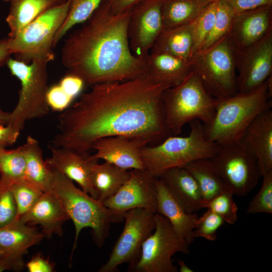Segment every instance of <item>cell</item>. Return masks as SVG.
Segmentation results:
<instances>
[{
	"instance_id": "22",
	"label": "cell",
	"mask_w": 272,
	"mask_h": 272,
	"mask_svg": "<svg viewBox=\"0 0 272 272\" xmlns=\"http://www.w3.org/2000/svg\"><path fill=\"white\" fill-rule=\"evenodd\" d=\"M158 178L186 212L195 213L202 209L198 185L184 167L170 169Z\"/></svg>"
},
{
	"instance_id": "34",
	"label": "cell",
	"mask_w": 272,
	"mask_h": 272,
	"mask_svg": "<svg viewBox=\"0 0 272 272\" xmlns=\"http://www.w3.org/2000/svg\"><path fill=\"white\" fill-rule=\"evenodd\" d=\"M217 2V0L211 2L191 23L192 47L191 57L199 50L213 27Z\"/></svg>"
},
{
	"instance_id": "15",
	"label": "cell",
	"mask_w": 272,
	"mask_h": 272,
	"mask_svg": "<svg viewBox=\"0 0 272 272\" xmlns=\"http://www.w3.org/2000/svg\"><path fill=\"white\" fill-rule=\"evenodd\" d=\"M129 171L127 180L113 196L104 201L103 205L121 213L135 208L156 213L157 193L155 178L145 170Z\"/></svg>"
},
{
	"instance_id": "44",
	"label": "cell",
	"mask_w": 272,
	"mask_h": 272,
	"mask_svg": "<svg viewBox=\"0 0 272 272\" xmlns=\"http://www.w3.org/2000/svg\"><path fill=\"white\" fill-rule=\"evenodd\" d=\"M25 266L29 272H52L54 269V264L40 254L34 255Z\"/></svg>"
},
{
	"instance_id": "40",
	"label": "cell",
	"mask_w": 272,
	"mask_h": 272,
	"mask_svg": "<svg viewBox=\"0 0 272 272\" xmlns=\"http://www.w3.org/2000/svg\"><path fill=\"white\" fill-rule=\"evenodd\" d=\"M73 99L63 90L59 84L49 88L46 95L49 108L58 111H63L69 107Z\"/></svg>"
},
{
	"instance_id": "47",
	"label": "cell",
	"mask_w": 272,
	"mask_h": 272,
	"mask_svg": "<svg viewBox=\"0 0 272 272\" xmlns=\"http://www.w3.org/2000/svg\"><path fill=\"white\" fill-rule=\"evenodd\" d=\"M11 54L8 38L0 39V66L7 64Z\"/></svg>"
},
{
	"instance_id": "5",
	"label": "cell",
	"mask_w": 272,
	"mask_h": 272,
	"mask_svg": "<svg viewBox=\"0 0 272 272\" xmlns=\"http://www.w3.org/2000/svg\"><path fill=\"white\" fill-rule=\"evenodd\" d=\"M189 124L187 136L169 135L158 145L143 149L144 170L153 177L158 178L167 171L183 167L194 160L211 159L218 152L220 146L206 138L200 121L194 120Z\"/></svg>"
},
{
	"instance_id": "52",
	"label": "cell",
	"mask_w": 272,
	"mask_h": 272,
	"mask_svg": "<svg viewBox=\"0 0 272 272\" xmlns=\"http://www.w3.org/2000/svg\"><path fill=\"white\" fill-rule=\"evenodd\" d=\"M1 125V124H0Z\"/></svg>"
},
{
	"instance_id": "4",
	"label": "cell",
	"mask_w": 272,
	"mask_h": 272,
	"mask_svg": "<svg viewBox=\"0 0 272 272\" xmlns=\"http://www.w3.org/2000/svg\"><path fill=\"white\" fill-rule=\"evenodd\" d=\"M51 169L52 176L49 191L57 198L74 224L75 237L73 251L76 247L81 231L85 228L92 229L95 242L101 247L108 236L111 224L123 221L124 213L108 209L76 186L74 181L64 174Z\"/></svg>"
},
{
	"instance_id": "36",
	"label": "cell",
	"mask_w": 272,
	"mask_h": 272,
	"mask_svg": "<svg viewBox=\"0 0 272 272\" xmlns=\"http://www.w3.org/2000/svg\"><path fill=\"white\" fill-rule=\"evenodd\" d=\"M10 189L17 206V219L26 213L43 193L26 179L13 184Z\"/></svg>"
},
{
	"instance_id": "8",
	"label": "cell",
	"mask_w": 272,
	"mask_h": 272,
	"mask_svg": "<svg viewBox=\"0 0 272 272\" xmlns=\"http://www.w3.org/2000/svg\"><path fill=\"white\" fill-rule=\"evenodd\" d=\"M189 60L192 70L214 98H224L238 92L236 52L229 33L210 47L194 54Z\"/></svg>"
},
{
	"instance_id": "9",
	"label": "cell",
	"mask_w": 272,
	"mask_h": 272,
	"mask_svg": "<svg viewBox=\"0 0 272 272\" xmlns=\"http://www.w3.org/2000/svg\"><path fill=\"white\" fill-rule=\"evenodd\" d=\"M70 2L46 11L12 38L9 46L16 59L28 63L36 58L50 61L54 59L53 43L55 35L69 13Z\"/></svg>"
},
{
	"instance_id": "21",
	"label": "cell",
	"mask_w": 272,
	"mask_h": 272,
	"mask_svg": "<svg viewBox=\"0 0 272 272\" xmlns=\"http://www.w3.org/2000/svg\"><path fill=\"white\" fill-rule=\"evenodd\" d=\"M19 219L30 225H39L43 234L50 237L61 234L62 226L69 220L57 198L50 191L43 192L32 207Z\"/></svg>"
},
{
	"instance_id": "3",
	"label": "cell",
	"mask_w": 272,
	"mask_h": 272,
	"mask_svg": "<svg viewBox=\"0 0 272 272\" xmlns=\"http://www.w3.org/2000/svg\"><path fill=\"white\" fill-rule=\"evenodd\" d=\"M271 85L270 76L252 91L217 99L212 120L203 125L206 138L220 146L240 142L251 122L271 108Z\"/></svg>"
},
{
	"instance_id": "48",
	"label": "cell",
	"mask_w": 272,
	"mask_h": 272,
	"mask_svg": "<svg viewBox=\"0 0 272 272\" xmlns=\"http://www.w3.org/2000/svg\"><path fill=\"white\" fill-rule=\"evenodd\" d=\"M10 112H6L0 107V124L7 125L10 120Z\"/></svg>"
},
{
	"instance_id": "43",
	"label": "cell",
	"mask_w": 272,
	"mask_h": 272,
	"mask_svg": "<svg viewBox=\"0 0 272 272\" xmlns=\"http://www.w3.org/2000/svg\"><path fill=\"white\" fill-rule=\"evenodd\" d=\"M232 7L235 13L265 5H272V0H225Z\"/></svg>"
},
{
	"instance_id": "45",
	"label": "cell",
	"mask_w": 272,
	"mask_h": 272,
	"mask_svg": "<svg viewBox=\"0 0 272 272\" xmlns=\"http://www.w3.org/2000/svg\"><path fill=\"white\" fill-rule=\"evenodd\" d=\"M20 131L9 124L0 125V146L5 148L13 145L20 134Z\"/></svg>"
},
{
	"instance_id": "31",
	"label": "cell",
	"mask_w": 272,
	"mask_h": 272,
	"mask_svg": "<svg viewBox=\"0 0 272 272\" xmlns=\"http://www.w3.org/2000/svg\"><path fill=\"white\" fill-rule=\"evenodd\" d=\"M25 179V159L21 146L0 149V183L11 186Z\"/></svg>"
},
{
	"instance_id": "12",
	"label": "cell",
	"mask_w": 272,
	"mask_h": 272,
	"mask_svg": "<svg viewBox=\"0 0 272 272\" xmlns=\"http://www.w3.org/2000/svg\"><path fill=\"white\" fill-rule=\"evenodd\" d=\"M156 213L143 208H135L124 213V226L115 242L107 262L99 272L118 271L123 263L133 264L138 260L143 243L155 228Z\"/></svg>"
},
{
	"instance_id": "37",
	"label": "cell",
	"mask_w": 272,
	"mask_h": 272,
	"mask_svg": "<svg viewBox=\"0 0 272 272\" xmlns=\"http://www.w3.org/2000/svg\"><path fill=\"white\" fill-rule=\"evenodd\" d=\"M262 177L261 186L249 202L246 210L247 214H272V171Z\"/></svg>"
},
{
	"instance_id": "41",
	"label": "cell",
	"mask_w": 272,
	"mask_h": 272,
	"mask_svg": "<svg viewBox=\"0 0 272 272\" xmlns=\"http://www.w3.org/2000/svg\"><path fill=\"white\" fill-rule=\"evenodd\" d=\"M59 84L69 95L74 98L83 90L85 83L80 77L68 74Z\"/></svg>"
},
{
	"instance_id": "19",
	"label": "cell",
	"mask_w": 272,
	"mask_h": 272,
	"mask_svg": "<svg viewBox=\"0 0 272 272\" xmlns=\"http://www.w3.org/2000/svg\"><path fill=\"white\" fill-rule=\"evenodd\" d=\"M240 142L255 158L260 176L272 171V111L258 115L245 130Z\"/></svg>"
},
{
	"instance_id": "14",
	"label": "cell",
	"mask_w": 272,
	"mask_h": 272,
	"mask_svg": "<svg viewBox=\"0 0 272 272\" xmlns=\"http://www.w3.org/2000/svg\"><path fill=\"white\" fill-rule=\"evenodd\" d=\"M236 56L237 92L246 93L260 87L271 76L272 30Z\"/></svg>"
},
{
	"instance_id": "11",
	"label": "cell",
	"mask_w": 272,
	"mask_h": 272,
	"mask_svg": "<svg viewBox=\"0 0 272 272\" xmlns=\"http://www.w3.org/2000/svg\"><path fill=\"white\" fill-rule=\"evenodd\" d=\"M210 160L234 195H246L261 177L255 158L240 141L220 146Z\"/></svg>"
},
{
	"instance_id": "38",
	"label": "cell",
	"mask_w": 272,
	"mask_h": 272,
	"mask_svg": "<svg viewBox=\"0 0 272 272\" xmlns=\"http://www.w3.org/2000/svg\"><path fill=\"white\" fill-rule=\"evenodd\" d=\"M224 223L221 216L207 209L198 218L197 225L193 231V238L201 237L208 241H214L217 239L218 230Z\"/></svg>"
},
{
	"instance_id": "27",
	"label": "cell",
	"mask_w": 272,
	"mask_h": 272,
	"mask_svg": "<svg viewBox=\"0 0 272 272\" xmlns=\"http://www.w3.org/2000/svg\"><path fill=\"white\" fill-rule=\"evenodd\" d=\"M43 237V234L18 219L0 227V247L9 253L25 254Z\"/></svg>"
},
{
	"instance_id": "28",
	"label": "cell",
	"mask_w": 272,
	"mask_h": 272,
	"mask_svg": "<svg viewBox=\"0 0 272 272\" xmlns=\"http://www.w3.org/2000/svg\"><path fill=\"white\" fill-rule=\"evenodd\" d=\"M130 176L129 170L120 168L105 162L93 165L91 172V182L97 194V199L103 203L113 196Z\"/></svg>"
},
{
	"instance_id": "29",
	"label": "cell",
	"mask_w": 272,
	"mask_h": 272,
	"mask_svg": "<svg viewBox=\"0 0 272 272\" xmlns=\"http://www.w3.org/2000/svg\"><path fill=\"white\" fill-rule=\"evenodd\" d=\"M214 0H163L164 27H174L193 22Z\"/></svg>"
},
{
	"instance_id": "30",
	"label": "cell",
	"mask_w": 272,
	"mask_h": 272,
	"mask_svg": "<svg viewBox=\"0 0 272 272\" xmlns=\"http://www.w3.org/2000/svg\"><path fill=\"white\" fill-rule=\"evenodd\" d=\"M184 167L198 185L202 197V205L219 194L230 190L215 170L210 159L194 160Z\"/></svg>"
},
{
	"instance_id": "2",
	"label": "cell",
	"mask_w": 272,
	"mask_h": 272,
	"mask_svg": "<svg viewBox=\"0 0 272 272\" xmlns=\"http://www.w3.org/2000/svg\"><path fill=\"white\" fill-rule=\"evenodd\" d=\"M131 10L114 13L108 0H103L69 35L61 55L69 74L91 86L147 74V57L136 56L130 48L127 30Z\"/></svg>"
},
{
	"instance_id": "16",
	"label": "cell",
	"mask_w": 272,
	"mask_h": 272,
	"mask_svg": "<svg viewBox=\"0 0 272 272\" xmlns=\"http://www.w3.org/2000/svg\"><path fill=\"white\" fill-rule=\"evenodd\" d=\"M151 143L146 138L116 135L100 139L94 142L90 155L93 160L101 159L126 170H144L142 159L143 149Z\"/></svg>"
},
{
	"instance_id": "32",
	"label": "cell",
	"mask_w": 272,
	"mask_h": 272,
	"mask_svg": "<svg viewBox=\"0 0 272 272\" xmlns=\"http://www.w3.org/2000/svg\"><path fill=\"white\" fill-rule=\"evenodd\" d=\"M103 0H70L68 14L56 32L53 43L54 47L74 26L86 21Z\"/></svg>"
},
{
	"instance_id": "18",
	"label": "cell",
	"mask_w": 272,
	"mask_h": 272,
	"mask_svg": "<svg viewBox=\"0 0 272 272\" xmlns=\"http://www.w3.org/2000/svg\"><path fill=\"white\" fill-rule=\"evenodd\" d=\"M51 157L46 161L48 165L77 183L85 192L97 199L91 176L93 165L98 161L92 159L89 153H84L63 147H49Z\"/></svg>"
},
{
	"instance_id": "46",
	"label": "cell",
	"mask_w": 272,
	"mask_h": 272,
	"mask_svg": "<svg viewBox=\"0 0 272 272\" xmlns=\"http://www.w3.org/2000/svg\"><path fill=\"white\" fill-rule=\"evenodd\" d=\"M142 0H108L110 8L114 13H120L131 9Z\"/></svg>"
},
{
	"instance_id": "13",
	"label": "cell",
	"mask_w": 272,
	"mask_h": 272,
	"mask_svg": "<svg viewBox=\"0 0 272 272\" xmlns=\"http://www.w3.org/2000/svg\"><path fill=\"white\" fill-rule=\"evenodd\" d=\"M162 1L142 0L131 8L128 37L130 48L137 57H147L164 28Z\"/></svg>"
},
{
	"instance_id": "39",
	"label": "cell",
	"mask_w": 272,
	"mask_h": 272,
	"mask_svg": "<svg viewBox=\"0 0 272 272\" xmlns=\"http://www.w3.org/2000/svg\"><path fill=\"white\" fill-rule=\"evenodd\" d=\"M16 203L10 187L0 183V227L17 219Z\"/></svg>"
},
{
	"instance_id": "7",
	"label": "cell",
	"mask_w": 272,
	"mask_h": 272,
	"mask_svg": "<svg viewBox=\"0 0 272 272\" xmlns=\"http://www.w3.org/2000/svg\"><path fill=\"white\" fill-rule=\"evenodd\" d=\"M49 62L47 59L36 58L28 64L10 57L7 61L11 74L21 82L18 101L10 112L8 124L20 132L27 121L42 118L49 112L46 99Z\"/></svg>"
},
{
	"instance_id": "10",
	"label": "cell",
	"mask_w": 272,
	"mask_h": 272,
	"mask_svg": "<svg viewBox=\"0 0 272 272\" xmlns=\"http://www.w3.org/2000/svg\"><path fill=\"white\" fill-rule=\"evenodd\" d=\"M190 253L189 244L181 238L164 216L155 214V228L143 243L140 257L128 270L135 272H177L172 257Z\"/></svg>"
},
{
	"instance_id": "42",
	"label": "cell",
	"mask_w": 272,
	"mask_h": 272,
	"mask_svg": "<svg viewBox=\"0 0 272 272\" xmlns=\"http://www.w3.org/2000/svg\"><path fill=\"white\" fill-rule=\"evenodd\" d=\"M20 253H8L0 258V272L9 270H20L24 265L23 255Z\"/></svg>"
},
{
	"instance_id": "17",
	"label": "cell",
	"mask_w": 272,
	"mask_h": 272,
	"mask_svg": "<svg viewBox=\"0 0 272 272\" xmlns=\"http://www.w3.org/2000/svg\"><path fill=\"white\" fill-rule=\"evenodd\" d=\"M272 30V5L235 14L229 36L236 54L245 51Z\"/></svg>"
},
{
	"instance_id": "24",
	"label": "cell",
	"mask_w": 272,
	"mask_h": 272,
	"mask_svg": "<svg viewBox=\"0 0 272 272\" xmlns=\"http://www.w3.org/2000/svg\"><path fill=\"white\" fill-rule=\"evenodd\" d=\"M3 1L10 6L6 21L10 29L9 38H12L43 13L67 0Z\"/></svg>"
},
{
	"instance_id": "51",
	"label": "cell",
	"mask_w": 272,
	"mask_h": 272,
	"mask_svg": "<svg viewBox=\"0 0 272 272\" xmlns=\"http://www.w3.org/2000/svg\"><path fill=\"white\" fill-rule=\"evenodd\" d=\"M3 148H3V147H2L0 146V149H3Z\"/></svg>"
},
{
	"instance_id": "26",
	"label": "cell",
	"mask_w": 272,
	"mask_h": 272,
	"mask_svg": "<svg viewBox=\"0 0 272 272\" xmlns=\"http://www.w3.org/2000/svg\"><path fill=\"white\" fill-rule=\"evenodd\" d=\"M191 23L164 27L149 53H165L189 60L192 47Z\"/></svg>"
},
{
	"instance_id": "6",
	"label": "cell",
	"mask_w": 272,
	"mask_h": 272,
	"mask_svg": "<svg viewBox=\"0 0 272 272\" xmlns=\"http://www.w3.org/2000/svg\"><path fill=\"white\" fill-rule=\"evenodd\" d=\"M162 100L166 125L173 135L179 134L183 126L194 120L209 124L218 101L193 70L179 84L165 89Z\"/></svg>"
},
{
	"instance_id": "23",
	"label": "cell",
	"mask_w": 272,
	"mask_h": 272,
	"mask_svg": "<svg viewBox=\"0 0 272 272\" xmlns=\"http://www.w3.org/2000/svg\"><path fill=\"white\" fill-rule=\"evenodd\" d=\"M147 74L156 83L172 87L181 83L192 71L189 60L165 53H149Z\"/></svg>"
},
{
	"instance_id": "49",
	"label": "cell",
	"mask_w": 272,
	"mask_h": 272,
	"mask_svg": "<svg viewBox=\"0 0 272 272\" xmlns=\"http://www.w3.org/2000/svg\"><path fill=\"white\" fill-rule=\"evenodd\" d=\"M179 270L180 272H193V270L190 268L184 261L181 260H178Z\"/></svg>"
},
{
	"instance_id": "33",
	"label": "cell",
	"mask_w": 272,
	"mask_h": 272,
	"mask_svg": "<svg viewBox=\"0 0 272 272\" xmlns=\"http://www.w3.org/2000/svg\"><path fill=\"white\" fill-rule=\"evenodd\" d=\"M235 14L226 1L217 0L213 27L198 52L210 47L229 33Z\"/></svg>"
},
{
	"instance_id": "20",
	"label": "cell",
	"mask_w": 272,
	"mask_h": 272,
	"mask_svg": "<svg viewBox=\"0 0 272 272\" xmlns=\"http://www.w3.org/2000/svg\"><path fill=\"white\" fill-rule=\"evenodd\" d=\"M155 183L157 193L156 213L166 218L177 235L190 244L194 240L193 231L199 217L196 213L186 212L159 178H155Z\"/></svg>"
},
{
	"instance_id": "35",
	"label": "cell",
	"mask_w": 272,
	"mask_h": 272,
	"mask_svg": "<svg viewBox=\"0 0 272 272\" xmlns=\"http://www.w3.org/2000/svg\"><path fill=\"white\" fill-rule=\"evenodd\" d=\"M234 195L230 190L224 191L202 205L206 208L221 216L225 222L233 225L237 220L238 208Z\"/></svg>"
},
{
	"instance_id": "50",
	"label": "cell",
	"mask_w": 272,
	"mask_h": 272,
	"mask_svg": "<svg viewBox=\"0 0 272 272\" xmlns=\"http://www.w3.org/2000/svg\"><path fill=\"white\" fill-rule=\"evenodd\" d=\"M8 253L6 251H5L4 249H3L2 248L0 247V258L5 255H6Z\"/></svg>"
},
{
	"instance_id": "25",
	"label": "cell",
	"mask_w": 272,
	"mask_h": 272,
	"mask_svg": "<svg viewBox=\"0 0 272 272\" xmlns=\"http://www.w3.org/2000/svg\"><path fill=\"white\" fill-rule=\"evenodd\" d=\"M21 147L25 159V179L43 192L48 191L52 171L43 159L38 141L28 135Z\"/></svg>"
},
{
	"instance_id": "1",
	"label": "cell",
	"mask_w": 272,
	"mask_h": 272,
	"mask_svg": "<svg viewBox=\"0 0 272 272\" xmlns=\"http://www.w3.org/2000/svg\"><path fill=\"white\" fill-rule=\"evenodd\" d=\"M170 87L148 74L123 82L95 84L81 94L58 117V132L49 147L89 153L97 140L128 135L164 140L171 134L162 105L164 91Z\"/></svg>"
}]
</instances>
